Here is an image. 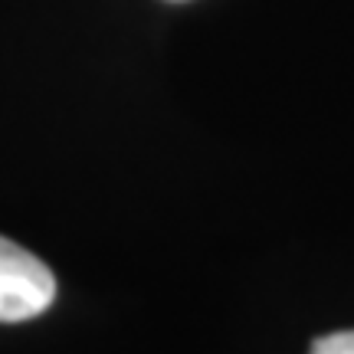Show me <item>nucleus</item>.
I'll use <instances>...</instances> for the list:
<instances>
[{"label":"nucleus","mask_w":354,"mask_h":354,"mask_svg":"<svg viewBox=\"0 0 354 354\" xmlns=\"http://www.w3.org/2000/svg\"><path fill=\"white\" fill-rule=\"evenodd\" d=\"M56 302V276L43 259L0 236V322H26Z\"/></svg>","instance_id":"1"},{"label":"nucleus","mask_w":354,"mask_h":354,"mask_svg":"<svg viewBox=\"0 0 354 354\" xmlns=\"http://www.w3.org/2000/svg\"><path fill=\"white\" fill-rule=\"evenodd\" d=\"M308 354H354V331H335L312 342Z\"/></svg>","instance_id":"2"}]
</instances>
